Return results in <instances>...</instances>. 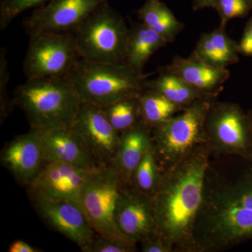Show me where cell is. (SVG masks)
Returning a JSON list of instances; mask_svg holds the SVG:
<instances>
[{
  "instance_id": "obj_3",
  "label": "cell",
  "mask_w": 252,
  "mask_h": 252,
  "mask_svg": "<svg viewBox=\"0 0 252 252\" xmlns=\"http://www.w3.org/2000/svg\"><path fill=\"white\" fill-rule=\"evenodd\" d=\"M13 100L34 130L73 127L81 104L68 77L27 79L16 88Z\"/></svg>"
},
{
  "instance_id": "obj_9",
  "label": "cell",
  "mask_w": 252,
  "mask_h": 252,
  "mask_svg": "<svg viewBox=\"0 0 252 252\" xmlns=\"http://www.w3.org/2000/svg\"><path fill=\"white\" fill-rule=\"evenodd\" d=\"M81 59L72 34L39 33L30 36L23 71L27 79L67 77Z\"/></svg>"
},
{
  "instance_id": "obj_5",
  "label": "cell",
  "mask_w": 252,
  "mask_h": 252,
  "mask_svg": "<svg viewBox=\"0 0 252 252\" xmlns=\"http://www.w3.org/2000/svg\"><path fill=\"white\" fill-rule=\"evenodd\" d=\"M216 99H199L151 130L154 153L162 173L194 149L207 144L204 124Z\"/></svg>"
},
{
  "instance_id": "obj_24",
  "label": "cell",
  "mask_w": 252,
  "mask_h": 252,
  "mask_svg": "<svg viewBox=\"0 0 252 252\" xmlns=\"http://www.w3.org/2000/svg\"><path fill=\"white\" fill-rule=\"evenodd\" d=\"M162 175L152 145L135 169L130 187L153 198L160 185Z\"/></svg>"
},
{
  "instance_id": "obj_26",
  "label": "cell",
  "mask_w": 252,
  "mask_h": 252,
  "mask_svg": "<svg viewBox=\"0 0 252 252\" xmlns=\"http://www.w3.org/2000/svg\"><path fill=\"white\" fill-rule=\"evenodd\" d=\"M49 0H0V30L4 31L23 11L37 7Z\"/></svg>"
},
{
  "instance_id": "obj_22",
  "label": "cell",
  "mask_w": 252,
  "mask_h": 252,
  "mask_svg": "<svg viewBox=\"0 0 252 252\" xmlns=\"http://www.w3.org/2000/svg\"><path fill=\"white\" fill-rule=\"evenodd\" d=\"M139 101L141 122L151 129L185 108L174 103L160 92L147 85L139 96Z\"/></svg>"
},
{
  "instance_id": "obj_28",
  "label": "cell",
  "mask_w": 252,
  "mask_h": 252,
  "mask_svg": "<svg viewBox=\"0 0 252 252\" xmlns=\"http://www.w3.org/2000/svg\"><path fill=\"white\" fill-rule=\"evenodd\" d=\"M9 63L6 59V51L0 49V119L2 123L16 107L13 99L8 95L7 86L9 82Z\"/></svg>"
},
{
  "instance_id": "obj_32",
  "label": "cell",
  "mask_w": 252,
  "mask_h": 252,
  "mask_svg": "<svg viewBox=\"0 0 252 252\" xmlns=\"http://www.w3.org/2000/svg\"><path fill=\"white\" fill-rule=\"evenodd\" d=\"M9 252H41L40 249L34 248L22 240H16L10 245Z\"/></svg>"
},
{
  "instance_id": "obj_17",
  "label": "cell",
  "mask_w": 252,
  "mask_h": 252,
  "mask_svg": "<svg viewBox=\"0 0 252 252\" xmlns=\"http://www.w3.org/2000/svg\"><path fill=\"white\" fill-rule=\"evenodd\" d=\"M160 69L175 74L196 90L216 98L230 77L227 68L212 67L190 56L187 59L176 56L170 64Z\"/></svg>"
},
{
  "instance_id": "obj_4",
  "label": "cell",
  "mask_w": 252,
  "mask_h": 252,
  "mask_svg": "<svg viewBox=\"0 0 252 252\" xmlns=\"http://www.w3.org/2000/svg\"><path fill=\"white\" fill-rule=\"evenodd\" d=\"M81 102L104 107L129 97H139L147 85V76L125 63L96 62L81 59L67 76Z\"/></svg>"
},
{
  "instance_id": "obj_27",
  "label": "cell",
  "mask_w": 252,
  "mask_h": 252,
  "mask_svg": "<svg viewBox=\"0 0 252 252\" xmlns=\"http://www.w3.org/2000/svg\"><path fill=\"white\" fill-rule=\"evenodd\" d=\"M212 8L218 13L220 26H224L233 18L246 16L252 8V0H215Z\"/></svg>"
},
{
  "instance_id": "obj_15",
  "label": "cell",
  "mask_w": 252,
  "mask_h": 252,
  "mask_svg": "<svg viewBox=\"0 0 252 252\" xmlns=\"http://www.w3.org/2000/svg\"><path fill=\"white\" fill-rule=\"evenodd\" d=\"M38 213L53 229L84 248L96 236L80 207L66 201L34 200Z\"/></svg>"
},
{
  "instance_id": "obj_12",
  "label": "cell",
  "mask_w": 252,
  "mask_h": 252,
  "mask_svg": "<svg viewBox=\"0 0 252 252\" xmlns=\"http://www.w3.org/2000/svg\"><path fill=\"white\" fill-rule=\"evenodd\" d=\"M73 127L100 165H110L117 153L121 134L109 122L102 107L81 102Z\"/></svg>"
},
{
  "instance_id": "obj_29",
  "label": "cell",
  "mask_w": 252,
  "mask_h": 252,
  "mask_svg": "<svg viewBox=\"0 0 252 252\" xmlns=\"http://www.w3.org/2000/svg\"><path fill=\"white\" fill-rule=\"evenodd\" d=\"M84 252H135L137 251L135 243L114 241L96 235L89 245L81 249Z\"/></svg>"
},
{
  "instance_id": "obj_33",
  "label": "cell",
  "mask_w": 252,
  "mask_h": 252,
  "mask_svg": "<svg viewBox=\"0 0 252 252\" xmlns=\"http://www.w3.org/2000/svg\"><path fill=\"white\" fill-rule=\"evenodd\" d=\"M215 0H193V10L197 11L205 8L212 7Z\"/></svg>"
},
{
  "instance_id": "obj_7",
  "label": "cell",
  "mask_w": 252,
  "mask_h": 252,
  "mask_svg": "<svg viewBox=\"0 0 252 252\" xmlns=\"http://www.w3.org/2000/svg\"><path fill=\"white\" fill-rule=\"evenodd\" d=\"M122 187L119 176L110 165L99 167L83 188L81 210L91 228L99 236L114 241L135 243L121 233L114 219Z\"/></svg>"
},
{
  "instance_id": "obj_8",
  "label": "cell",
  "mask_w": 252,
  "mask_h": 252,
  "mask_svg": "<svg viewBox=\"0 0 252 252\" xmlns=\"http://www.w3.org/2000/svg\"><path fill=\"white\" fill-rule=\"evenodd\" d=\"M204 129L212 154L252 156L250 116L238 104L216 99L207 112Z\"/></svg>"
},
{
  "instance_id": "obj_11",
  "label": "cell",
  "mask_w": 252,
  "mask_h": 252,
  "mask_svg": "<svg viewBox=\"0 0 252 252\" xmlns=\"http://www.w3.org/2000/svg\"><path fill=\"white\" fill-rule=\"evenodd\" d=\"M99 167L84 168L63 162H46L27 186L28 191L33 200L69 202L81 209L83 188Z\"/></svg>"
},
{
  "instance_id": "obj_14",
  "label": "cell",
  "mask_w": 252,
  "mask_h": 252,
  "mask_svg": "<svg viewBox=\"0 0 252 252\" xmlns=\"http://www.w3.org/2000/svg\"><path fill=\"white\" fill-rule=\"evenodd\" d=\"M46 162H60L84 168L99 165L74 127L35 130Z\"/></svg>"
},
{
  "instance_id": "obj_10",
  "label": "cell",
  "mask_w": 252,
  "mask_h": 252,
  "mask_svg": "<svg viewBox=\"0 0 252 252\" xmlns=\"http://www.w3.org/2000/svg\"><path fill=\"white\" fill-rule=\"evenodd\" d=\"M109 0H49L23 21L29 36L41 32L72 34Z\"/></svg>"
},
{
  "instance_id": "obj_31",
  "label": "cell",
  "mask_w": 252,
  "mask_h": 252,
  "mask_svg": "<svg viewBox=\"0 0 252 252\" xmlns=\"http://www.w3.org/2000/svg\"><path fill=\"white\" fill-rule=\"evenodd\" d=\"M239 54L252 56V17L249 21L243 35L238 43Z\"/></svg>"
},
{
  "instance_id": "obj_16",
  "label": "cell",
  "mask_w": 252,
  "mask_h": 252,
  "mask_svg": "<svg viewBox=\"0 0 252 252\" xmlns=\"http://www.w3.org/2000/svg\"><path fill=\"white\" fill-rule=\"evenodd\" d=\"M1 165L23 185L28 186L46 163L36 131L16 136L6 144L0 156Z\"/></svg>"
},
{
  "instance_id": "obj_21",
  "label": "cell",
  "mask_w": 252,
  "mask_h": 252,
  "mask_svg": "<svg viewBox=\"0 0 252 252\" xmlns=\"http://www.w3.org/2000/svg\"><path fill=\"white\" fill-rule=\"evenodd\" d=\"M141 22L162 36L167 43L175 40L185 26L160 0H146L138 10Z\"/></svg>"
},
{
  "instance_id": "obj_1",
  "label": "cell",
  "mask_w": 252,
  "mask_h": 252,
  "mask_svg": "<svg viewBox=\"0 0 252 252\" xmlns=\"http://www.w3.org/2000/svg\"><path fill=\"white\" fill-rule=\"evenodd\" d=\"M193 252H219L252 240V156L211 153Z\"/></svg>"
},
{
  "instance_id": "obj_30",
  "label": "cell",
  "mask_w": 252,
  "mask_h": 252,
  "mask_svg": "<svg viewBox=\"0 0 252 252\" xmlns=\"http://www.w3.org/2000/svg\"><path fill=\"white\" fill-rule=\"evenodd\" d=\"M140 243L143 252H173L157 233L146 237L141 240Z\"/></svg>"
},
{
  "instance_id": "obj_25",
  "label": "cell",
  "mask_w": 252,
  "mask_h": 252,
  "mask_svg": "<svg viewBox=\"0 0 252 252\" xmlns=\"http://www.w3.org/2000/svg\"><path fill=\"white\" fill-rule=\"evenodd\" d=\"M102 109L113 127L120 134L141 122L139 97L121 99Z\"/></svg>"
},
{
  "instance_id": "obj_6",
  "label": "cell",
  "mask_w": 252,
  "mask_h": 252,
  "mask_svg": "<svg viewBox=\"0 0 252 252\" xmlns=\"http://www.w3.org/2000/svg\"><path fill=\"white\" fill-rule=\"evenodd\" d=\"M127 34L124 18L107 3L93 13L72 35L81 59L122 64Z\"/></svg>"
},
{
  "instance_id": "obj_13",
  "label": "cell",
  "mask_w": 252,
  "mask_h": 252,
  "mask_svg": "<svg viewBox=\"0 0 252 252\" xmlns=\"http://www.w3.org/2000/svg\"><path fill=\"white\" fill-rule=\"evenodd\" d=\"M114 219L121 233L132 243L157 233L153 198L132 187L121 189Z\"/></svg>"
},
{
  "instance_id": "obj_23",
  "label": "cell",
  "mask_w": 252,
  "mask_h": 252,
  "mask_svg": "<svg viewBox=\"0 0 252 252\" xmlns=\"http://www.w3.org/2000/svg\"><path fill=\"white\" fill-rule=\"evenodd\" d=\"M147 85L158 91L172 102L182 107H188L199 99L212 97L189 86L175 74L161 69L156 79L147 80Z\"/></svg>"
},
{
  "instance_id": "obj_19",
  "label": "cell",
  "mask_w": 252,
  "mask_h": 252,
  "mask_svg": "<svg viewBox=\"0 0 252 252\" xmlns=\"http://www.w3.org/2000/svg\"><path fill=\"white\" fill-rule=\"evenodd\" d=\"M238 44L220 26L215 31L200 36L190 57L208 65L227 68L238 61Z\"/></svg>"
},
{
  "instance_id": "obj_2",
  "label": "cell",
  "mask_w": 252,
  "mask_h": 252,
  "mask_svg": "<svg viewBox=\"0 0 252 252\" xmlns=\"http://www.w3.org/2000/svg\"><path fill=\"white\" fill-rule=\"evenodd\" d=\"M210 155L207 144L194 149L162 173L154 196L157 234L173 252H193V230Z\"/></svg>"
},
{
  "instance_id": "obj_18",
  "label": "cell",
  "mask_w": 252,
  "mask_h": 252,
  "mask_svg": "<svg viewBox=\"0 0 252 252\" xmlns=\"http://www.w3.org/2000/svg\"><path fill=\"white\" fill-rule=\"evenodd\" d=\"M152 129L142 122L121 134L120 142L110 163L123 187H130L135 169L152 147Z\"/></svg>"
},
{
  "instance_id": "obj_34",
  "label": "cell",
  "mask_w": 252,
  "mask_h": 252,
  "mask_svg": "<svg viewBox=\"0 0 252 252\" xmlns=\"http://www.w3.org/2000/svg\"><path fill=\"white\" fill-rule=\"evenodd\" d=\"M250 122H251V125H252V112L250 113Z\"/></svg>"
},
{
  "instance_id": "obj_20",
  "label": "cell",
  "mask_w": 252,
  "mask_h": 252,
  "mask_svg": "<svg viewBox=\"0 0 252 252\" xmlns=\"http://www.w3.org/2000/svg\"><path fill=\"white\" fill-rule=\"evenodd\" d=\"M167 42L143 23H135L128 28L125 53V64L140 74L152 55Z\"/></svg>"
}]
</instances>
